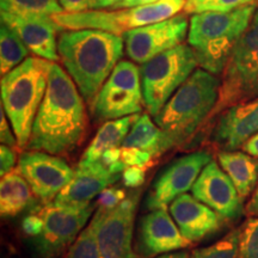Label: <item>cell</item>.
Here are the masks:
<instances>
[{
  "label": "cell",
  "mask_w": 258,
  "mask_h": 258,
  "mask_svg": "<svg viewBox=\"0 0 258 258\" xmlns=\"http://www.w3.org/2000/svg\"><path fill=\"white\" fill-rule=\"evenodd\" d=\"M80 95L78 86L66 70L51 62L46 95L27 146L29 151L60 156L79 146L88 125L85 105Z\"/></svg>",
  "instance_id": "cell-1"
},
{
  "label": "cell",
  "mask_w": 258,
  "mask_h": 258,
  "mask_svg": "<svg viewBox=\"0 0 258 258\" xmlns=\"http://www.w3.org/2000/svg\"><path fill=\"white\" fill-rule=\"evenodd\" d=\"M123 48V36L95 29L67 30L57 41L61 62L89 104L120 62Z\"/></svg>",
  "instance_id": "cell-2"
},
{
  "label": "cell",
  "mask_w": 258,
  "mask_h": 258,
  "mask_svg": "<svg viewBox=\"0 0 258 258\" xmlns=\"http://www.w3.org/2000/svg\"><path fill=\"white\" fill-rule=\"evenodd\" d=\"M221 80L198 69L164 105L154 120L163 132V152L185 144L208 116L219 99Z\"/></svg>",
  "instance_id": "cell-3"
},
{
  "label": "cell",
  "mask_w": 258,
  "mask_h": 258,
  "mask_svg": "<svg viewBox=\"0 0 258 258\" xmlns=\"http://www.w3.org/2000/svg\"><path fill=\"white\" fill-rule=\"evenodd\" d=\"M257 9V3H252L233 11L192 15L188 43L200 69L215 76L224 72L232 50L249 28Z\"/></svg>",
  "instance_id": "cell-4"
},
{
  "label": "cell",
  "mask_w": 258,
  "mask_h": 258,
  "mask_svg": "<svg viewBox=\"0 0 258 258\" xmlns=\"http://www.w3.org/2000/svg\"><path fill=\"white\" fill-rule=\"evenodd\" d=\"M51 61L28 57L2 77V106L11 123L18 147L28 146L32 125L46 95Z\"/></svg>",
  "instance_id": "cell-5"
},
{
  "label": "cell",
  "mask_w": 258,
  "mask_h": 258,
  "mask_svg": "<svg viewBox=\"0 0 258 258\" xmlns=\"http://www.w3.org/2000/svg\"><path fill=\"white\" fill-rule=\"evenodd\" d=\"M186 0H159L148 5L134 6L104 11L91 10L78 14L62 12L53 16V19L62 30L95 29L123 36L125 32L146 25L165 21L179 15L184 10Z\"/></svg>",
  "instance_id": "cell-6"
},
{
  "label": "cell",
  "mask_w": 258,
  "mask_h": 258,
  "mask_svg": "<svg viewBox=\"0 0 258 258\" xmlns=\"http://www.w3.org/2000/svg\"><path fill=\"white\" fill-rule=\"evenodd\" d=\"M258 98V9L226 63L219 99L211 117L231 106Z\"/></svg>",
  "instance_id": "cell-7"
},
{
  "label": "cell",
  "mask_w": 258,
  "mask_h": 258,
  "mask_svg": "<svg viewBox=\"0 0 258 258\" xmlns=\"http://www.w3.org/2000/svg\"><path fill=\"white\" fill-rule=\"evenodd\" d=\"M198 66L189 44H180L141 64V85L148 114L156 117Z\"/></svg>",
  "instance_id": "cell-8"
},
{
  "label": "cell",
  "mask_w": 258,
  "mask_h": 258,
  "mask_svg": "<svg viewBox=\"0 0 258 258\" xmlns=\"http://www.w3.org/2000/svg\"><path fill=\"white\" fill-rule=\"evenodd\" d=\"M144 93L139 67L132 61L116 64L92 104L98 121H110L143 111Z\"/></svg>",
  "instance_id": "cell-9"
},
{
  "label": "cell",
  "mask_w": 258,
  "mask_h": 258,
  "mask_svg": "<svg viewBox=\"0 0 258 258\" xmlns=\"http://www.w3.org/2000/svg\"><path fill=\"white\" fill-rule=\"evenodd\" d=\"M97 203L86 206H59L55 203L41 209L43 228L34 238L35 250L40 258H59L78 238L89 221Z\"/></svg>",
  "instance_id": "cell-10"
},
{
  "label": "cell",
  "mask_w": 258,
  "mask_h": 258,
  "mask_svg": "<svg viewBox=\"0 0 258 258\" xmlns=\"http://www.w3.org/2000/svg\"><path fill=\"white\" fill-rule=\"evenodd\" d=\"M140 192H129L117 207L96 209L91 224L102 258H135L132 247L134 221Z\"/></svg>",
  "instance_id": "cell-11"
},
{
  "label": "cell",
  "mask_w": 258,
  "mask_h": 258,
  "mask_svg": "<svg viewBox=\"0 0 258 258\" xmlns=\"http://www.w3.org/2000/svg\"><path fill=\"white\" fill-rule=\"evenodd\" d=\"M188 32V18L183 14L176 15L165 21L125 32V53L133 62L143 64L183 44Z\"/></svg>",
  "instance_id": "cell-12"
},
{
  "label": "cell",
  "mask_w": 258,
  "mask_h": 258,
  "mask_svg": "<svg viewBox=\"0 0 258 258\" xmlns=\"http://www.w3.org/2000/svg\"><path fill=\"white\" fill-rule=\"evenodd\" d=\"M17 170L27 179L35 196L43 206L55 201L74 173V170L63 159L40 151L22 153Z\"/></svg>",
  "instance_id": "cell-13"
},
{
  "label": "cell",
  "mask_w": 258,
  "mask_h": 258,
  "mask_svg": "<svg viewBox=\"0 0 258 258\" xmlns=\"http://www.w3.org/2000/svg\"><path fill=\"white\" fill-rule=\"evenodd\" d=\"M213 160L208 151H198L176 159L158 176L148 192V211L166 208L173 200L192 189L202 170Z\"/></svg>",
  "instance_id": "cell-14"
},
{
  "label": "cell",
  "mask_w": 258,
  "mask_h": 258,
  "mask_svg": "<svg viewBox=\"0 0 258 258\" xmlns=\"http://www.w3.org/2000/svg\"><path fill=\"white\" fill-rule=\"evenodd\" d=\"M191 191L194 198L212 208L224 220H234L243 214V200L217 161L212 160L202 170Z\"/></svg>",
  "instance_id": "cell-15"
},
{
  "label": "cell",
  "mask_w": 258,
  "mask_h": 258,
  "mask_svg": "<svg viewBox=\"0 0 258 258\" xmlns=\"http://www.w3.org/2000/svg\"><path fill=\"white\" fill-rule=\"evenodd\" d=\"M176 225L166 208L151 211L144 215L139 225L138 252L150 258L188 247L190 243Z\"/></svg>",
  "instance_id": "cell-16"
},
{
  "label": "cell",
  "mask_w": 258,
  "mask_h": 258,
  "mask_svg": "<svg viewBox=\"0 0 258 258\" xmlns=\"http://www.w3.org/2000/svg\"><path fill=\"white\" fill-rule=\"evenodd\" d=\"M2 22L17 32L28 49L41 59L56 62L60 59L57 49V32L61 29L53 16H14L2 14Z\"/></svg>",
  "instance_id": "cell-17"
},
{
  "label": "cell",
  "mask_w": 258,
  "mask_h": 258,
  "mask_svg": "<svg viewBox=\"0 0 258 258\" xmlns=\"http://www.w3.org/2000/svg\"><path fill=\"white\" fill-rule=\"evenodd\" d=\"M122 176L114 175L101 163L80 160L74 170L72 179L64 186L53 203L59 206H86L92 203L109 185L114 184Z\"/></svg>",
  "instance_id": "cell-18"
},
{
  "label": "cell",
  "mask_w": 258,
  "mask_h": 258,
  "mask_svg": "<svg viewBox=\"0 0 258 258\" xmlns=\"http://www.w3.org/2000/svg\"><path fill=\"white\" fill-rule=\"evenodd\" d=\"M169 211L180 233L189 243L211 237L224 225V219L218 213L188 192L173 200Z\"/></svg>",
  "instance_id": "cell-19"
},
{
  "label": "cell",
  "mask_w": 258,
  "mask_h": 258,
  "mask_svg": "<svg viewBox=\"0 0 258 258\" xmlns=\"http://www.w3.org/2000/svg\"><path fill=\"white\" fill-rule=\"evenodd\" d=\"M258 133V98L226 109L218 118L213 141L222 151H235Z\"/></svg>",
  "instance_id": "cell-20"
},
{
  "label": "cell",
  "mask_w": 258,
  "mask_h": 258,
  "mask_svg": "<svg viewBox=\"0 0 258 258\" xmlns=\"http://www.w3.org/2000/svg\"><path fill=\"white\" fill-rule=\"evenodd\" d=\"M218 163L230 177L241 200L249 198L258 183V161L239 151H220Z\"/></svg>",
  "instance_id": "cell-21"
},
{
  "label": "cell",
  "mask_w": 258,
  "mask_h": 258,
  "mask_svg": "<svg viewBox=\"0 0 258 258\" xmlns=\"http://www.w3.org/2000/svg\"><path fill=\"white\" fill-rule=\"evenodd\" d=\"M36 196L31 186L16 169L2 177L0 182V213L3 218L17 217L35 207Z\"/></svg>",
  "instance_id": "cell-22"
},
{
  "label": "cell",
  "mask_w": 258,
  "mask_h": 258,
  "mask_svg": "<svg viewBox=\"0 0 258 258\" xmlns=\"http://www.w3.org/2000/svg\"><path fill=\"white\" fill-rule=\"evenodd\" d=\"M139 114L125 116V117L117 118V120L106 121L104 124L97 132L91 144L86 148L83 154L82 160L97 161L106 151L111 148L122 147L124 139L127 138L135 121L139 118Z\"/></svg>",
  "instance_id": "cell-23"
},
{
  "label": "cell",
  "mask_w": 258,
  "mask_h": 258,
  "mask_svg": "<svg viewBox=\"0 0 258 258\" xmlns=\"http://www.w3.org/2000/svg\"><path fill=\"white\" fill-rule=\"evenodd\" d=\"M122 147H133L151 153L156 158L163 152V132L150 115H140L132 127Z\"/></svg>",
  "instance_id": "cell-24"
},
{
  "label": "cell",
  "mask_w": 258,
  "mask_h": 258,
  "mask_svg": "<svg viewBox=\"0 0 258 258\" xmlns=\"http://www.w3.org/2000/svg\"><path fill=\"white\" fill-rule=\"evenodd\" d=\"M28 47L14 29L2 22L0 29V74L4 77L28 59Z\"/></svg>",
  "instance_id": "cell-25"
},
{
  "label": "cell",
  "mask_w": 258,
  "mask_h": 258,
  "mask_svg": "<svg viewBox=\"0 0 258 258\" xmlns=\"http://www.w3.org/2000/svg\"><path fill=\"white\" fill-rule=\"evenodd\" d=\"M2 14L14 16H54L62 14L59 0H0Z\"/></svg>",
  "instance_id": "cell-26"
},
{
  "label": "cell",
  "mask_w": 258,
  "mask_h": 258,
  "mask_svg": "<svg viewBox=\"0 0 258 258\" xmlns=\"http://www.w3.org/2000/svg\"><path fill=\"white\" fill-rule=\"evenodd\" d=\"M240 227L231 231L211 246L192 251L191 258H237L239 249Z\"/></svg>",
  "instance_id": "cell-27"
},
{
  "label": "cell",
  "mask_w": 258,
  "mask_h": 258,
  "mask_svg": "<svg viewBox=\"0 0 258 258\" xmlns=\"http://www.w3.org/2000/svg\"><path fill=\"white\" fill-rule=\"evenodd\" d=\"M257 2L258 0H186L184 12L190 15L203 12H228Z\"/></svg>",
  "instance_id": "cell-28"
},
{
  "label": "cell",
  "mask_w": 258,
  "mask_h": 258,
  "mask_svg": "<svg viewBox=\"0 0 258 258\" xmlns=\"http://www.w3.org/2000/svg\"><path fill=\"white\" fill-rule=\"evenodd\" d=\"M66 258H102L97 243L95 227L91 222L84 228L78 238L71 245Z\"/></svg>",
  "instance_id": "cell-29"
},
{
  "label": "cell",
  "mask_w": 258,
  "mask_h": 258,
  "mask_svg": "<svg viewBox=\"0 0 258 258\" xmlns=\"http://www.w3.org/2000/svg\"><path fill=\"white\" fill-rule=\"evenodd\" d=\"M237 258H258V218H249L240 226Z\"/></svg>",
  "instance_id": "cell-30"
},
{
  "label": "cell",
  "mask_w": 258,
  "mask_h": 258,
  "mask_svg": "<svg viewBox=\"0 0 258 258\" xmlns=\"http://www.w3.org/2000/svg\"><path fill=\"white\" fill-rule=\"evenodd\" d=\"M121 158L125 167L137 166L146 169L154 157L151 153L145 152V151L139 150V148L121 147Z\"/></svg>",
  "instance_id": "cell-31"
},
{
  "label": "cell",
  "mask_w": 258,
  "mask_h": 258,
  "mask_svg": "<svg viewBox=\"0 0 258 258\" xmlns=\"http://www.w3.org/2000/svg\"><path fill=\"white\" fill-rule=\"evenodd\" d=\"M127 198V194L123 189L117 188V186H110L106 188L97 200V208L103 209V211H109L117 207L123 200Z\"/></svg>",
  "instance_id": "cell-32"
},
{
  "label": "cell",
  "mask_w": 258,
  "mask_h": 258,
  "mask_svg": "<svg viewBox=\"0 0 258 258\" xmlns=\"http://www.w3.org/2000/svg\"><path fill=\"white\" fill-rule=\"evenodd\" d=\"M22 228L24 233L31 238H36L37 235H40L43 228V217H42L41 211H35L27 215L22 222Z\"/></svg>",
  "instance_id": "cell-33"
},
{
  "label": "cell",
  "mask_w": 258,
  "mask_h": 258,
  "mask_svg": "<svg viewBox=\"0 0 258 258\" xmlns=\"http://www.w3.org/2000/svg\"><path fill=\"white\" fill-rule=\"evenodd\" d=\"M143 167H137V166H129L125 167V170L122 172V180H123V184L127 188L137 189L140 185L144 184L145 177H146V172Z\"/></svg>",
  "instance_id": "cell-34"
},
{
  "label": "cell",
  "mask_w": 258,
  "mask_h": 258,
  "mask_svg": "<svg viewBox=\"0 0 258 258\" xmlns=\"http://www.w3.org/2000/svg\"><path fill=\"white\" fill-rule=\"evenodd\" d=\"M61 8L69 14H78L96 10V0H59Z\"/></svg>",
  "instance_id": "cell-35"
},
{
  "label": "cell",
  "mask_w": 258,
  "mask_h": 258,
  "mask_svg": "<svg viewBox=\"0 0 258 258\" xmlns=\"http://www.w3.org/2000/svg\"><path fill=\"white\" fill-rule=\"evenodd\" d=\"M8 120V116H6L4 109L2 106V110H0V140H2L3 145L15 148L16 146H18L17 139H16L15 133H12L11 129H10Z\"/></svg>",
  "instance_id": "cell-36"
},
{
  "label": "cell",
  "mask_w": 258,
  "mask_h": 258,
  "mask_svg": "<svg viewBox=\"0 0 258 258\" xmlns=\"http://www.w3.org/2000/svg\"><path fill=\"white\" fill-rule=\"evenodd\" d=\"M0 175L5 176L9 172L14 171V167L16 165V152L12 147L6 146V145H2L0 147Z\"/></svg>",
  "instance_id": "cell-37"
},
{
  "label": "cell",
  "mask_w": 258,
  "mask_h": 258,
  "mask_svg": "<svg viewBox=\"0 0 258 258\" xmlns=\"http://www.w3.org/2000/svg\"><path fill=\"white\" fill-rule=\"evenodd\" d=\"M245 214L249 218H258V183L250 201L245 207Z\"/></svg>",
  "instance_id": "cell-38"
},
{
  "label": "cell",
  "mask_w": 258,
  "mask_h": 258,
  "mask_svg": "<svg viewBox=\"0 0 258 258\" xmlns=\"http://www.w3.org/2000/svg\"><path fill=\"white\" fill-rule=\"evenodd\" d=\"M241 148H243L245 153L258 159V133L254 134L252 138H250Z\"/></svg>",
  "instance_id": "cell-39"
},
{
  "label": "cell",
  "mask_w": 258,
  "mask_h": 258,
  "mask_svg": "<svg viewBox=\"0 0 258 258\" xmlns=\"http://www.w3.org/2000/svg\"><path fill=\"white\" fill-rule=\"evenodd\" d=\"M120 3V0H96V10L114 8Z\"/></svg>",
  "instance_id": "cell-40"
},
{
  "label": "cell",
  "mask_w": 258,
  "mask_h": 258,
  "mask_svg": "<svg viewBox=\"0 0 258 258\" xmlns=\"http://www.w3.org/2000/svg\"><path fill=\"white\" fill-rule=\"evenodd\" d=\"M157 2H159V0H129L127 4L124 5V8H134V6L148 5V4H153V3H157Z\"/></svg>",
  "instance_id": "cell-41"
},
{
  "label": "cell",
  "mask_w": 258,
  "mask_h": 258,
  "mask_svg": "<svg viewBox=\"0 0 258 258\" xmlns=\"http://www.w3.org/2000/svg\"><path fill=\"white\" fill-rule=\"evenodd\" d=\"M158 258H191L188 251H179V252L173 253H165L163 256H159Z\"/></svg>",
  "instance_id": "cell-42"
},
{
  "label": "cell",
  "mask_w": 258,
  "mask_h": 258,
  "mask_svg": "<svg viewBox=\"0 0 258 258\" xmlns=\"http://www.w3.org/2000/svg\"><path fill=\"white\" fill-rule=\"evenodd\" d=\"M128 2H129V0H120V3H118V4L115 6V9H123L124 5L127 4Z\"/></svg>",
  "instance_id": "cell-43"
}]
</instances>
